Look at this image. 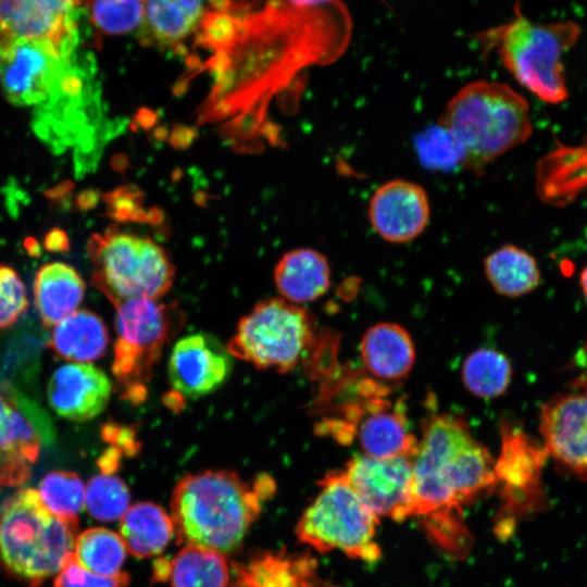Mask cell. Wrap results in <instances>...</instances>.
Masks as SVG:
<instances>
[{
    "instance_id": "obj_1",
    "label": "cell",
    "mask_w": 587,
    "mask_h": 587,
    "mask_svg": "<svg viewBox=\"0 0 587 587\" xmlns=\"http://www.w3.org/2000/svg\"><path fill=\"white\" fill-rule=\"evenodd\" d=\"M351 36L340 0H223L202 63L214 83L204 116L239 122L246 138L280 142L272 101L300 91L310 67L342 57Z\"/></svg>"
},
{
    "instance_id": "obj_2",
    "label": "cell",
    "mask_w": 587,
    "mask_h": 587,
    "mask_svg": "<svg viewBox=\"0 0 587 587\" xmlns=\"http://www.w3.org/2000/svg\"><path fill=\"white\" fill-rule=\"evenodd\" d=\"M495 462L462 416L432 413L424 420L413 459L412 517L452 559L470 551L463 508L496 488Z\"/></svg>"
},
{
    "instance_id": "obj_3",
    "label": "cell",
    "mask_w": 587,
    "mask_h": 587,
    "mask_svg": "<svg viewBox=\"0 0 587 587\" xmlns=\"http://www.w3.org/2000/svg\"><path fill=\"white\" fill-rule=\"evenodd\" d=\"M79 36L64 42L0 40V85L15 105L49 109L61 123L99 98L90 57L79 51Z\"/></svg>"
},
{
    "instance_id": "obj_4",
    "label": "cell",
    "mask_w": 587,
    "mask_h": 587,
    "mask_svg": "<svg viewBox=\"0 0 587 587\" xmlns=\"http://www.w3.org/2000/svg\"><path fill=\"white\" fill-rule=\"evenodd\" d=\"M262 500L254 484H247L235 472L187 474L171 497L176 541L233 553L259 517Z\"/></svg>"
},
{
    "instance_id": "obj_5",
    "label": "cell",
    "mask_w": 587,
    "mask_h": 587,
    "mask_svg": "<svg viewBox=\"0 0 587 587\" xmlns=\"http://www.w3.org/2000/svg\"><path fill=\"white\" fill-rule=\"evenodd\" d=\"M457 139L463 168L482 174L494 160L524 143L532 134L529 107L507 84L475 80L448 101L438 121Z\"/></svg>"
},
{
    "instance_id": "obj_6",
    "label": "cell",
    "mask_w": 587,
    "mask_h": 587,
    "mask_svg": "<svg viewBox=\"0 0 587 587\" xmlns=\"http://www.w3.org/2000/svg\"><path fill=\"white\" fill-rule=\"evenodd\" d=\"M77 524L53 515L35 489H18L0 507V564L30 587L41 586L74 553Z\"/></svg>"
},
{
    "instance_id": "obj_7",
    "label": "cell",
    "mask_w": 587,
    "mask_h": 587,
    "mask_svg": "<svg viewBox=\"0 0 587 587\" xmlns=\"http://www.w3.org/2000/svg\"><path fill=\"white\" fill-rule=\"evenodd\" d=\"M579 35L580 27L575 22L537 23L515 5L514 17L491 30L489 39L495 42L503 66L524 88L555 104L569 97L561 60Z\"/></svg>"
},
{
    "instance_id": "obj_8",
    "label": "cell",
    "mask_w": 587,
    "mask_h": 587,
    "mask_svg": "<svg viewBox=\"0 0 587 587\" xmlns=\"http://www.w3.org/2000/svg\"><path fill=\"white\" fill-rule=\"evenodd\" d=\"M116 309V339L111 371L121 397L139 404L164 347L185 323L176 303L152 299L125 300Z\"/></svg>"
},
{
    "instance_id": "obj_9",
    "label": "cell",
    "mask_w": 587,
    "mask_h": 587,
    "mask_svg": "<svg viewBox=\"0 0 587 587\" xmlns=\"http://www.w3.org/2000/svg\"><path fill=\"white\" fill-rule=\"evenodd\" d=\"M320 487L297 524L298 539L320 552L338 550L353 559L377 561L382 554L375 540L379 517L351 487L345 472L326 474Z\"/></svg>"
},
{
    "instance_id": "obj_10",
    "label": "cell",
    "mask_w": 587,
    "mask_h": 587,
    "mask_svg": "<svg viewBox=\"0 0 587 587\" xmlns=\"http://www.w3.org/2000/svg\"><path fill=\"white\" fill-rule=\"evenodd\" d=\"M95 266L91 282L115 305L125 300H159L170 290L174 266L153 240L125 232L107 230L88 245Z\"/></svg>"
},
{
    "instance_id": "obj_11",
    "label": "cell",
    "mask_w": 587,
    "mask_h": 587,
    "mask_svg": "<svg viewBox=\"0 0 587 587\" xmlns=\"http://www.w3.org/2000/svg\"><path fill=\"white\" fill-rule=\"evenodd\" d=\"M314 337L311 314L284 298L258 302L242 316L226 345L230 354L261 370L287 373L296 367Z\"/></svg>"
},
{
    "instance_id": "obj_12",
    "label": "cell",
    "mask_w": 587,
    "mask_h": 587,
    "mask_svg": "<svg viewBox=\"0 0 587 587\" xmlns=\"http://www.w3.org/2000/svg\"><path fill=\"white\" fill-rule=\"evenodd\" d=\"M501 447L495 462L507 513H528L544 502L541 472L549 457L539 442L510 421L501 422Z\"/></svg>"
},
{
    "instance_id": "obj_13",
    "label": "cell",
    "mask_w": 587,
    "mask_h": 587,
    "mask_svg": "<svg viewBox=\"0 0 587 587\" xmlns=\"http://www.w3.org/2000/svg\"><path fill=\"white\" fill-rule=\"evenodd\" d=\"M413 455L375 458L364 453L344 470L351 487L378 515L400 522L412 517Z\"/></svg>"
},
{
    "instance_id": "obj_14",
    "label": "cell",
    "mask_w": 587,
    "mask_h": 587,
    "mask_svg": "<svg viewBox=\"0 0 587 587\" xmlns=\"http://www.w3.org/2000/svg\"><path fill=\"white\" fill-rule=\"evenodd\" d=\"M539 432L557 465L587 479V388L562 392L545 402Z\"/></svg>"
},
{
    "instance_id": "obj_15",
    "label": "cell",
    "mask_w": 587,
    "mask_h": 587,
    "mask_svg": "<svg viewBox=\"0 0 587 587\" xmlns=\"http://www.w3.org/2000/svg\"><path fill=\"white\" fill-rule=\"evenodd\" d=\"M233 355L210 334L197 333L180 338L168 359V378L175 392L197 399L215 391L229 377Z\"/></svg>"
},
{
    "instance_id": "obj_16",
    "label": "cell",
    "mask_w": 587,
    "mask_h": 587,
    "mask_svg": "<svg viewBox=\"0 0 587 587\" xmlns=\"http://www.w3.org/2000/svg\"><path fill=\"white\" fill-rule=\"evenodd\" d=\"M372 229L391 243H407L417 238L430 218L429 198L420 184L394 178L372 193L367 209Z\"/></svg>"
},
{
    "instance_id": "obj_17",
    "label": "cell",
    "mask_w": 587,
    "mask_h": 587,
    "mask_svg": "<svg viewBox=\"0 0 587 587\" xmlns=\"http://www.w3.org/2000/svg\"><path fill=\"white\" fill-rule=\"evenodd\" d=\"M86 0H0V40L64 43L77 36L78 9Z\"/></svg>"
},
{
    "instance_id": "obj_18",
    "label": "cell",
    "mask_w": 587,
    "mask_h": 587,
    "mask_svg": "<svg viewBox=\"0 0 587 587\" xmlns=\"http://www.w3.org/2000/svg\"><path fill=\"white\" fill-rule=\"evenodd\" d=\"M108 375L90 363H68L58 367L48 383V401L60 416L75 422L93 419L111 397Z\"/></svg>"
},
{
    "instance_id": "obj_19",
    "label": "cell",
    "mask_w": 587,
    "mask_h": 587,
    "mask_svg": "<svg viewBox=\"0 0 587 587\" xmlns=\"http://www.w3.org/2000/svg\"><path fill=\"white\" fill-rule=\"evenodd\" d=\"M220 0H146L139 37L146 45L184 51Z\"/></svg>"
},
{
    "instance_id": "obj_20",
    "label": "cell",
    "mask_w": 587,
    "mask_h": 587,
    "mask_svg": "<svg viewBox=\"0 0 587 587\" xmlns=\"http://www.w3.org/2000/svg\"><path fill=\"white\" fill-rule=\"evenodd\" d=\"M354 426L364 454L380 459L413 455L417 440L410 432L404 411L384 399L371 397Z\"/></svg>"
},
{
    "instance_id": "obj_21",
    "label": "cell",
    "mask_w": 587,
    "mask_h": 587,
    "mask_svg": "<svg viewBox=\"0 0 587 587\" xmlns=\"http://www.w3.org/2000/svg\"><path fill=\"white\" fill-rule=\"evenodd\" d=\"M274 282L285 300L298 305L312 302L329 289V262L312 248L289 250L275 266Z\"/></svg>"
},
{
    "instance_id": "obj_22",
    "label": "cell",
    "mask_w": 587,
    "mask_h": 587,
    "mask_svg": "<svg viewBox=\"0 0 587 587\" xmlns=\"http://www.w3.org/2000/svg\"><path fill=\"white\" fill-rule=\"evenodd\" d=\"M360 353L367 371L385 380L405 377L415 361L410 334L402 326L389 322L375 324L365 332Z\"/></svg>"
},
{
    "instance_id": "obj_23",
    "label": "cell",
    "mask_w": 587,
    "mask_h": 587,
    "mask_svg": "<svg viewBox=\"0 0 587 587\" xmlns=\"http://www.w3.org/2000/svg\"><path fill=\"white\" fill-rule=\"evenodd\" d=\"M85 290L83 278L71 265L63 262L42 265L35 277L34 299L43 326H55L77 311Z\"/></svg>"
},
{
    "instance_id": "obj_24",
    "label": "cell",
    "mask_w": 587,
    "mask_h": 587,
    "mask_svg": "<svg viewBox=\"0 0 587 587\" xmlns=\"http://www.w3.org/2000/svg\"><path fill=\"white\" fill-rule=\"evenodd\" d=\"M109 333L96 313L79 309L58 323L50 335L53 353L73 363L93 362L107 351Z\"/></svg>"
},
{
    "instance_id": "obj_25",
    "label": "cell",
    "mask_w": 587,
    "mask_h": 587,
    "mask_svg": "<svg viewBox=\"0 0 587 587\" xmlns=\"http://www.w3.org/2000/svg\"><path fill=\"white\" fill-rule=\"evenodd\" d=\"M174 534L172 517L153 502L135 503L121 519L120 535L127 550L138 558L159 554Z\"/></svg>"
},
{
    "instance_id": "obj_26",
    "label": "cell",
    "mask_w": 587,
    "mask_h": 587,
    "mask_svg": "<svg viewBox=\"0 0 587 587\" xmlns=\"http://www.w3.org/2000/svg\"><path fill=\"white\" fill-rule=\"evenodd\" d=\"M484 271L495 291L511 298L532 292L541 280L535 258L513 245H504L488 254Z\"/></svg>"
},
{
    "instance_id": "obj_27",
    "label": "cell",
    "mask_w": 587,
    "mask_h": 587,
    "mask_svg": "<svg viewBox=\"0 0 587 587\" xmlns=\"http://www.w3.org/2000/svg\"><path fill=\"white\" fill-rule=\"evenodd\" d=\"M172 587H228L229 566L223 553L186 546L171 560Z\"/></svg>"
},
{
    "instance_id": "obj_28",
    "label": "cell",
    "mask_w": 587,
    "mask_h": 587,
    "mask_svg": "<svg viewBox=\"0 0 587 587\" xmlns=\"http://www.w3.org/2000/svg\"><path fill=\"white\" fill-rule=\"evenodd\" d=\"M127 548L121 535L93 527L77 536L74 555L87 571L103 577L121 574Z\"/></svg>"
},
{
    "instance_id": "obj_29",
    "label": "cell",
    "mask_w": 587,
    "mask_h": 587,
    "mask_svg": "<svg viewBox=\"0 0 587 587\" xmlns=\"http://www.w3.org/2000/svg\"><path fill=\"white\" fill-rule=\"evenodd\" d=\"M462 380L474 396L491 399L502 396L512 377L508 358L490 348H479L470 353L462 365Z\"/></svg>"
},
{
    "instance_id": "obj_30",
    "label": "cell",
    "mask_w": 587,
    "mask_h": 587,
    "mask_svg": "<svg viewBox=\"0 0 587 587\" xmlns=\"http://www.w3.org/2000/svg\"><path fill=\"white\" fill-rule=\"evenodd\" d=\"M38 495L55 516L77 521L85 504V486L79 476L68 471H52L39 483Z\"/></svg>"
},
{
    "instance_id": "obj_31",
    "label": "cell",
    "mask_w": 587,
    "mask_h": 587,
    "mask_svg": "<svg viewBox=\"0 0 587 587\" xmlns=\"http://www.w3.org/2000/svg\"><path fill=\"white\" fill-rule=\"evenodd\" d=\"M127 485L113 474L100 473L85 486V507L96 520L112 522L122 519L129 508Z\"/></svg>"
},
{
    "instance_id": "obj_32",
    "label": "cell",
    "mask_w": 587,
    "mask_h": 587,
    "mask_svg": "<svg viewBox=\"0 0 587 587\" xmlns=\"http://www.w3.org/2000/svg\"><path fill=\"white\" fill-rule=\"evenodd\" d=\"M419 161L429 171L450 172L463 166L464 154L453 135L438 122L414 139Z\"/></svg>"
},
{
    "instance_id": "obj_33",
    "label": "cell",
    "mask_w": 587,
    "mask_h": 587,
    "mask_svg": "<svg viewBox=\"0 0 587 587\" xmlns=\"http://www.w3.org/2000/svg\"><path fill=\"white\" fill-rule=\"evenodd\" d=\"M93 27L107 35H122L140 28L146 0H88Z\"/></svg>"
},
{
    "instance_id": "obj_34",
    "label": "cell",
    "mask_w": 587,
    "mask_h": 587,
    "mask_svg": "<svg viewBox=\"0 0 587 587\" xmlns=\"http://www.w3.org/2000/svg\"><path fill=\"white\" fill-rule=\"evenodd\" d=\"M28 308L27 290L18 274L0 265V328L12 326Z\"/></svg>"
},
{
    "instance_id": "obj_35",
    "label": "cell",
    "mask_w": 587,
    "mask_h": 587,
    "mask_svg": "<svg viewBox=\"0 0 587 587\" xmlns=\"http://www.w3.org/2000/svg\"><path fill=\"white\" fill-rule=\"evenodd\" d=\"M128 583L129 576L126 572L114 577H103L87 571L74 553L54 578V587H126Z\"/></svg>"
},
{
    "instance_id": "obj_36",
    "label": "cell",
    "mask_w": 587,
    "mask_h": 587,
    "mask_svg": "<svg viewBox=\"0 0 587 587\" xmlns=\"http://www.w3.org/2000/svg\"><path fill=\"white\" fill-rule=\"evenodd\" d=\"M29 462L24 455L15 451L0 452V485L16 486L28 479L30 474Z\"/></svg>"
},
{
    "instance_id": "obj_37",
    "label": "cell",
    "mask_w": 587,
    "mask_h": 587,
    "mask_svg": "<svg viewBox=\"0 0 587 587\" xmlns=\"http://www.w3.org/2000/svg\"><path fill=\"white\" fill-rule=\"evenodd\" d=\"M101 435L102 438L111 445L110 447L118 449L128 457L135 455L140 449L136 433L130 427L109 422L102 426Z\"/></svg>"
},
{
    "instance_id": "obj_38",
    "label": "cell",
    "mask_w": 587,
    "mask_h": 587,
    "mask_svg": "<svg viewBox=\"0 0 587 587\" xmlns=\"http://www.w3.org/2000/svg\"><path fill=\"white\" fill-rule=\"evenodd\" d=\"M16 412L13 400L0 392V452L12 451Z\"/></svg>"
},
{
    "instance_id": "obj_39",
    "label": "cell",
    "mask_w": 587,
    "mask_h": 587,
    "mask_svg": "<svg viewBox=\"0 0 587 587\" xmlns=\"http://www.w3.org/2000/svg\"><path fill=\"white\" fill-rule=\"evenodd\" d=\"M122 452L114 448L109 447L99 458L98 465L103 474H114L121 464Z\"/></svg>"
},
{
    "instance_id": "obj_40",
    "label": "cell",
    "mask_w": 587,
    "mask_h": 587,
    "mask_svg": "<svg viewBox=\"0 0 587 587\" xmlns=\"http://www.w3.org/2000/svg\"><path fill=\"white\" fill-rule=\"evenodd\" d=\"M171 575V560L168 558H159L152 565V578L154 582H164Z\"/></svg>"
},
{
    "instance_id": "obj_41",
    "label": "cell",
    "mask_w": 587,
    "mask_h": 587,
    "mask_svg": "<svg viewBox=\"0 0 587 587\" xmlns=\"http://www.w3.org/2000/svg\"><path fill=\"white\" fill-rule=\"evenodd\" d=\"M55 237L54 238H51L49 236V239L47 240V246L49 249H52V250H57V251H60V250H64L67 246H66V238H65V235L61 232H55L54 233Z\"/></svg>"
},
{
    "instance_id": "obj_42",
    "label": "cell",
    "mask_w": 587,
    "mask_h": 587,
    "mask_svg": "<svg viewBox=\"0 0 587 587\" xmlns=\"http://www.w3.org/2000/svg\"><path fill=\"white\" fill-rule=\"evenodd\" d=\"M574 389L587 388V370L582 372L571 384Z\"/></svg>"
},
{
    "instance_id": "obj_43",
    "label": "cell",
    "mask_w": 587,
    "mask_h": 587,
    "mask_svg": "<svg viewBox=\"0 0 587 587\" xmlns=\"http://www.w3.org/2000/svg\"><path fill=\"white\" fill-rule=\"evenodd\" d=\"M579 284L583 290V294L587 300V265L583 268L579 275Z\"/></svg>"
},
{
    "instance_id": "obj_44",
    "label": "cell",
    "mask_w": 587,
    "mask_h": 587,
    "mask_svg": "<svg viewBox=\"0 0 587 587\" xmlns=\"http://www.w3.org/2000/svg\"><path fill=\"white\" fill-rule=\"evenodd\" d=\"M296 1L303 2V3H314V2H321L324 0H296Z\"/></svg>"
},
{
    "instance_id": "obj_45",
    "label": "cell",
    "mask_w": 587,
    "mask_h": 587,
    "mask_svg": "<svg viewBox=\"0 0 587 587\" xmlns=\"http://www.w3.org/2000/svg\"><path fill=\"white\" fill-rule=\"evenodd\" d=\"M86 1H88V0H86Z\"/></svg>"
}]
</instances>
